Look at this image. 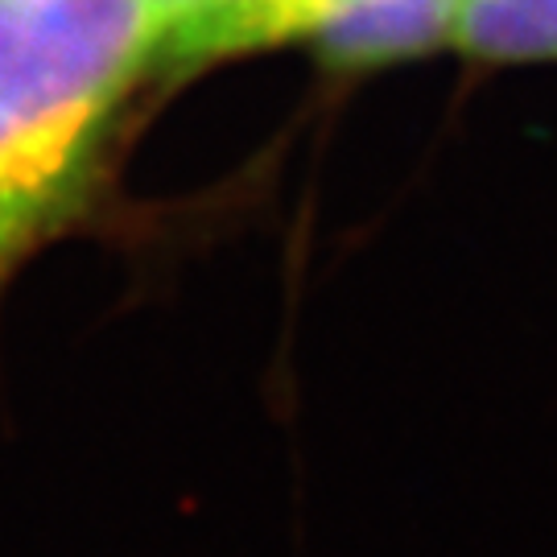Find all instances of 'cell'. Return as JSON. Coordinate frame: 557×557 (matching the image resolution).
<instances>
[{"label": "cell", "instance_id": "obj_1", "mask_svg": "<svg viewBox=\"0 0 557 557\" xmlns=\"http://www.w3.org/2000/svg\"><path fill=\"white\" fill-rule=\"evenodd\" d=\"M158 38V0H0V285L91 195Z\"/></svg>", "mask_w": 557, "mask_h": 557}, {"label": "cell", "instance_id": "obj_4", "mask_svg": "<svg viewBox=\"0 0 557 557\" xmlns=\"http://www.w3.org/2000/svg\"><path fill=\"white\" fill-rule=\"evenodd\" d=\"M450 46L492 62L557 59V0H455Z\"/></svg>", "mask_w": 557, "mask_h": 557}, {"label": "cell", "instance_id": "obj_5", "mask_svg": "<svg viewBox=\"0 0 557 557\" xmlns=\"http://www.w3.org/2000/svg\"><path fill=\"white\" fill-rule=\"evenodd\" d=\"M165 4H170V0H158V13H165Z\"/></svg>", "mask_w": 557, "mask_h": 557}, {"label": "cell", "instance_id": "obj_2", "mask_svg": "<svg viewBox=\"0 0 557 557\" xmlns=\"http://www.w3.org/2000/svg\"><path fill=\"white\" fill-rule=\"evenodd\" d=\"M356 4L359 0H170L161 13L153 71H195L202 62L319 38Z\"/></svg>", "mask_w": 557, "mask_h": 557}, {"label": "cell", "instance_id": "obj_3", "mask_svg": "<svg viewBox=\"0 0 557 557\" xmlns=\"http://www.w3.org/2000/svg\"><path fill=\"white\" fill-rule=\"evenodd\" d=\"M455 0H359L319 34L322 54L338 66H380L425 54L450 41Z\"/></svg>", "mask_w": 557, "mask_h": 557}]
</instances>
